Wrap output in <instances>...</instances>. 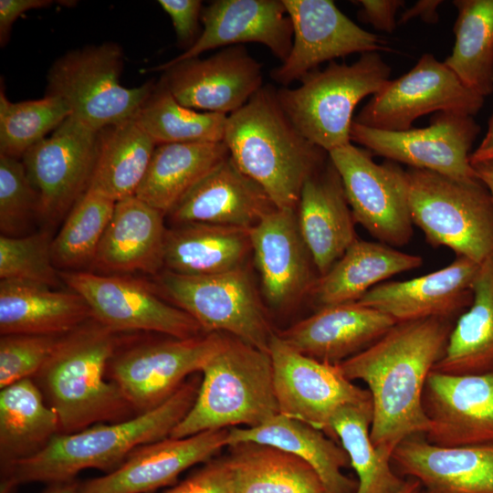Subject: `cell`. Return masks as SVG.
<instances>
[{
    "label": "cell",
    "mask_w": 493,
    "mask_h": 493,
    "mask_svg": "<svg viewBox=\"0 0 493 493\" xmlns=\"http://www.w3.org/2000/svg\"><path fill=\"white\" fill-rule=\"evenodd\" d=\"M39 221L38 200L21 159L0 154V231L23 236Z\"/></svg>",
    "instance_id": "obj_44"
},
{
    "label": "cell",
    "mask_w": 493,
    "mask_h": 493,
    "mask_svg": "<svg viewBox=\"0 0 493 493\" xmlns=\"http://www.w3.org/2000/svg\"><path fill=\"white\" fill-rule=\"evenodd\" d=\"M360 9V20L371 24L375 29L386 33L394 31L396 14L404 5V0H359L352 1Z\"/></svg>",
    "instance_id": "obj_48"
},
{
    "label": "cell",
    "mask_w": 493,
    "mask_h": 493,
    "mask_svg": "<svg viewBox=\"0 0 493 493\" xmlns=\"http://www.w3.org/2000/svg\"><path fill=\"white\" fill-rule=\"evenodd\" d=\"M224 142L238 168L278 209H297L303 184L329 159L292 123L269 85L227 116Z\"/></svg>",
    "instance_id": "obj_3"
},
{
    "label": "cell",
    "mask_w": 493,
    "mask_h": 493,
    "mask_svg": "<svg viewBox=\"0 0 493 493\" xmlns=\"http://www.w3.org/2000/svg\"><path fill=\"white\" fill-rule=\"evenodd\" d=\"M239 442L269 445L295 455L317 472L326 493L357 492L358 481L342 473L351 467L346 451L306 423L278 414L259 426L228 428L227 446Z\"/></svg>",
    "instance_id": "obj_30"
},
{
    "label": "cell",
    "mask_w": 493,
    "mask_h": 493,
    "mask_svg": "<svg viewBox=\"0 0 493 493\" xmlns=\"http://www.w3.org/2000/svg\"><path fill=\"white\" fill-rule=\"evenodd\" d=\"M268 353L279 414L331 437L330 420L339 408L371 400L369 391L347 379L337 364L303 354L278 333L270 340Z\"/></svg>",
    "instance_id": "obj_16"
},
{
    "label": "cell",
    "mask_w": 493,
    "mask_h": 493,
    "mask_svg": "<svg viewBox=\"0 0 493 493\" xmlns=\"http://www.w3.org/2000/svg\"><path fill=\"white\" fill-rule=\"evenodd\" d=\"M493 147V114L489 119L488 130L485 134L484 139L482 140L479 146L476 149L477 151H484Z\"/></svg>",
    "instance_id": "obj_54"
},
{
    "label": "cell",
    "mask_w": 493,
    "mask_h": 493,
    "mask_svg": "<svg viewBox=\"0 0 493 493\" xmlns=\"http://www.w3.org/2000/svg\"><path fill=\"white\" fill-rule=\"evenodd\" d=\"M79 481L74 479L48 484L42 493H77Z\"/></svg>",
    "instance_id": "obj_52"
},
{
    "label": "cell",
    "mask_w": 493,
    "mask_h": 493,
    "mask_svg": "<svg viewBox=\"0 0 493 493\" xmlns=\"http://www.w3.org/2000/svg\"><path fill=\"white\" fill-rule=\"evenodd\" d=\"M489 160H493V147L484 151L475 150L473 152H471L469 157L471 164Z\"/></svg>",
    "instance_id": "obj_53"
},
{
    "label": "cell",
    "mask_w": 493,
    "mask_h": 493,
    "mask_svg": "<svg viewBox=\"0 0 493 493\" xmlns=\"http://www.w3.org/2000/svg\"><path fill=\"white\" fill-rule=\"evenodd\" d=\"M122 66L123 52L117 43L70 50L48 69L46 95L63 100L70 115L100 131L134 117L155 87L152 81L122 86Z\"/></svg>",
    "instance_id": "obj_8"
},
{
    "label": "cell",
    "mask_w": 493,
    "mask_h": 493,
    "mask_svg": "<svg viewBox=\"0 0 493 493\" xmlns=\"http://www.w3.org/2000/svg\"><path fill=\"white\" fill-rule=\"evenodd\" d=\"M479 131L472 116L437 112L427 127L406 131L376 130L353 121L350 138L372 153L397 163L471 181L477 179L469 157Z\"/></svg>",
    "instance_id": "obj_15"
},
{
    "label": "cell",
    "mask_w": 493,
    "mask_h": 493,
    "mask_svg": "<svg viewBox=\"0 0 493 493\" xmlns=\"http://www.w3.org/2000/svg\"><path fill=\"white\" fill-rule=\"evenodd\" d=\"M53 4L51 0H0V44L8 42L12 26L26 12L45 8Z\"/></svg>",
    "instance_id": "obj_49"
},
{
    "label": "cell",
    "mask_w": 493,
    "mask_h": 493,
    "mask_svg": "<svg viewBox=\"0 0 493 493\" xmlns=\"http://www.w3.org/2000/svg\"><path fill=\"white\" fill-rule=\"evenodd\" d=\"M421 435L404 439L391 456L394 471L416 479L420 493H493V443L441 446Z\"/></svg>",
    "instance_id": "obj_24"
},
{
    "label": "cell",
    "mask_w": 493,
    "mask_h": 493,
    "mask_svg": "<svg viewBox=\"0 0 493 493\" xmlns=\"http://www.w3.org/2000/svg\"><path fill=\"white\" fill-rule=\"evenodd\" d=\"M405 174L411 218L428 244L478 264L493 257V200L478 178L460 181L411 167Z\"/></svg>",
    "instance_id": "obj_7"
},
{
    "label": "cell",
    "mask_w": 493,
    "mask_h": 493,
    "mask_svg": "<svg viewBox=\"0 0 493 493\" xmlns=\"http://www.w3.org/2000/svg\"><path fill=\"white\" fill-rule=\"evenodd\" d=\"M396 322L356 301L320 308L278 334L307 356L339 364L371 346Z\"/></svg>",
    "instance_id": "obj_26"
},
{
    "label": "cell",
    "mask_w": 493,
    "mask_h": 493,
    "mask_svg": "<svg viewBox=\"0 0 493 493\" xmlns=\"http://www.w3.org/2000/svg\"><path fill=\"white\" fill-rule=\"evenodd\" d=\"M164 217L135 195L117 201L92 267L106 275H158L163 269Z\"/></svg>",
    "instance_id": "obj_28"
},
{
    "label": "cell",
    "mask_w": 493,
    "mask_h": 493,
    "mask_svg": "<svg viewBox=\"0 0 493 493\" xmlns=\"http://www.w3.org/2000/svg\"><path fill=\"white\" fill-rule=\"evenodd\" d=\"M156 282L203 333L227 334L268 352L274 332L246 267L203 276L163 269L156 275Z\"/></svg>",
    "instance_id": "obj_9"
},
{
    "label": "cell",
    "mask_w": 493,
    "mask_h": 493,
    "mask_svg": "<svg viewBox=\"0 0 493 493\" xmlns=\"http://www.w3.org/2000/svg\"><path fill=\"white\" fill-rule=\"evenodd\" d=\"M293 29L288 58L271 78L287 87L326 61L353 53L385 50L381 37L364 30L330 0H283Z\"/></svg>",
    "instance_id": "obj_17"
},
{
    "label": "cell",
    "mask_w": 493,
    "mask_h": 493,
    "mask_svg": "<svg viewBox=\"0 0 493 493\" xmlns=\"http://www.w3.org/2000/svg\"><path fill=\"white\" fill-rule=\"evenodd\" d=\"M228 156L224 141L159 144L135 196L166 216L194 185Z\"/></svg>",
    "instance_id": "obj_34"
},
{
    "label": "cell",
    "mask_w": 493,
    "mask_h": 493,
    "mask_svg": "<svg viewBox=\"0 0 493 493\" xmlns=\"http://www.w3.org/2000/svg\"><path fill=\"white\" fill-rule=\"evenodd\" d=\"M201 21L204 28L189 49L146 71H159L214 48L249 42L266 46L283 62L292 47V24L283 0H215L203 9Z\"/></svg>",
    "instance_id": "obj_21"
},
{
    "label": "cell",
    "mask_w": 493,
    "mask_h": 493,
    "mask_svg": "<svg viewBox=\"0 0 493 493\" xmlns=\"http://www.w3.org/2000/svg\"><path fill=\"white\" fill-rule=\"evenodd\" d=\"M163 493H231L224 456L205 462L194 473Z\"/></svg>",
    "instance_id": "obj_47"
},
{
    "label": "cell",
    "mask_w": 493,
    "mask_h": 493,
    "mask_svg": "<svg viewBox=\"0 0 493 493\" xmlns=\"http://www.w3.org/2000/svg\"><path fill=\"white\" fill-rule=\"evenodd\" d=\"M201 372L195 401L170 437L238 425L256 427L279 414L267 351L226 334Z\"/></svg>",
    "instance_id": "obj_5"
},
{
    "label": "cell",
    "mask_w": 493,
    "mask_h": 493,
    "mask_svg": "<svg viewBox=\"0 0 493 493\" xmlns=\"http://www.w3.org/2000/svg\"><path fill=\"white\" fill-rule=\"evenodd\" d=\"M227 436L228 429L210 430L141 446L113 471L79 482L77 493H149L173 485L184 471L227 446Z\"/></svg>",
    "instance_id": "obj_20"
},
{
    "label": "cell",
    "mask_w": 493,
    "mask_h": 493,
    "mask_svg": "<svg viewBox=\"0 0 493 493\" xmlns=\"http://www.w3.org/2000/svg\"><path fill=\"white\" fill-rule=\"evenodd\" d=\"M60 276L84 299L93 319L116 333L153 331L177 339L205 334L188 313L162 299L143 281L89 271H60Z\"/></svg>",
    "instance_id": "obj_14"
},
{
    "label": "cell",
    "mask_w": 493,
    "mask_h": 493,
    "mask_svg": "<svg viewBox=\"0 0 493 493\" xmlns=\"http://www.w3.org/2000/svg\"><path fill=\"white\" fill-rule=\"evenodd\" d=\"M455 45L444 61L473 92H493V0H455Z\"/></svg>",
    "instance_id": "obj_38"
},
{
    "label": "cell",
    "mask_w": 493,
    "mask_h": 493,
    "mask_svg": "<svg viewBox=\"0 0 493 493\" xmlns=\"http://www.w3.org/2000/svg\"><path fill=\"white\" fill-rule=\"evenodd\" d=\"M480 264L456 257L441 269L372 288L357 302L380 310L397 322L460 316L473 300V283Z\"/></svg>",
    "instance_id": "obj_23"
},
{
    "label": "cell",
    "mask_w": 493,
    "mask_h": 493,
    "mask_svg": "<svg viewBox=\"0 0 493 493\" xmlns=\"http://www.w3.org/2000/svg\"><path fill=\"white\" fill-rule=\"evenodd\" d=\"M156 146L134 117L102 129L90 185L115 201L135 195Z\"/></svg>",
    "instance_id": "obj_37"
},
{
    "label": "cell",
    "mask_w": 493,
    "mask_h": 493,
    "mask_svg": "<svg viewBox=\"0 0 493 493\" xmlns=\"http://www.w3.org/2000/svg\"><path fill=\"white\" fill-rule=\"evenodd\" d=\"M52 239L47 229L23 236L1 235L0 278L60 287L63 281L53 261Z\"/></svg>",
    "instance_id": "obj_43"
},
{
    "label": "cell",
    "mask_w": 493,
    "mask_h": 493,
    "mask_svg": "<svg viewBox=\"0 0 493 493\" xmlns=\"http://www.w3.org/2000/svg\"><path fill=\"white\" fill-rule=\"evenodd\" d=\"M297 217L301 236L321 276L357 239L341 179L330 158L303 184Z\"/></svg>",
    "instance_id": "obj_27"
},
{
    "label": "cell",
    "mask_w": 493,
    "mask_h": 493,
    "mask_svg": "<svg viewBox=\"0 0 493 493\" xmlns=\"http://www.w3.org/2000/svg\"><path fill=\"white\" fill-rule=\"evenodd\" d=\"M432 371L450 374L493 371V257L480 264L472 303L458 317Z\"/></svg>",
    "instance_id": "obj_36"
},
{
    "label": "cell",
    "mask_w": 493,
    "mask_h": 493,
    "mask_svg": "<svg viewBox=\"0 0 493 493\" xmlns=\"http://www.w3.org/2000/svg\"><path fill=\"white\" fill-rule=\"evenodd\" d=\"M444 3L441 0H420L406 9L401 15L398 24H406L412 19L419 17L425 23L435 24L438 21L437 9Z\"/></svg>",
    "instance_id": "obj_50"
},
{
    "label": "cell",
    "mask_w": 493,
    "mask_h": 493,
    "mask_svg": "<svg viewBox=\"0 0 493 493\" xmlns=\"http://www.w3.org/2000/svg\"><path fill=\"white\" fill-rule=\"evenodd\" d=\"M60 99L10 101L0 90V154L21 159L34 145L53 132L69 115Z\"/></svg>",
    "instance_id": "obj_42"
},
{
    "label": "cell",
    "mask_w": 493,
    "mask_h": 493,
    "mask_svg": "<svg viewBox=\"0 0 493 493\" xmlns=\"http://www.w3.org/2000/svg\"><path fill=\"white\" fill-rule=\"evenodd\" d=\"M420 483L412 477H407L406 482L400 493H420Z\"/></svg>",
    "instance_id": "obj_55"
},
{
    "label": "cell",
    "mask_w": 493,
    "mask_h": 493,
    "mask_svg": "<svg viewBox=\"0 0 493 493\" xmlns=\"http://www.w3.org/2000/svg\"><path fill=\"white\" fill-rule=\"evenodd\" d=\"M158 4L171 17L178 44L189 49L199 38L202 15L200 0H159Z\"/></svg>",
    "instance_id": "obj_46"
},
{
    "label": "cell",
    "mask_w": 493,
    "mask_h": 493,
    "mask_svg": "<svg viewBox=\"0 0 493 493\" xmlns=\"http://www.w3.org/2000/svg\"><path fill=\"white\" fill-rule=\"evenodd\" d=\"M471 165L477 178L488 188L493 200V160L479 162Z\"/></svg>",
    "instance_id": "obj_51"
},
{
    "label": "cell",
    "mask_w": 493,
    "mask_h": 493,
    "mask_svg": "<svg viewBox=\"0 0 493 493\" xmlns=\"http://www.w3.org/2000/svg\"><path fill=\"white\" fill-rule=\"evenodd\" d=\"M355 223L390 246H403L413 236L405 170L387 160L375 163L372 152L351 142L329 152Z\"/></svg>",
    "instance_id": "obj_11"
},
{
    "label": "cell",
    "mask_w": 493,
    "mask_h": 493,
    "mask_svg": "<svg viewBox=\"0 0 493 493\" xmlns=\"http://www.w3.org/2000/svg\"><path fill=\"white\" fill-rule=\"evenodd\" d=\"M277 207L229 155L194 185L166 215L174 226L207 223L250 229Z\"/></svg>",
    "instance_id": "obj_25"
},
{
    "label": "cell",
    "mask_w": 493,
    "mask_h": 493,
    "mask_svg": "<svg viewBox=\"0 0 493 493\" xmlns=\"http://www.w3.org/2000/svg\"><path fill=\"white\" fill-rule=\"evenodd\" d=\"M59 433L58 416L47 404L33 379L1 389V474L40 452Z\"/></svg>",
    "instance_id": "obj_35"
},
{
    "label": "cell",
    "mask_w": 493,
    "mask_h": 493,
    "mask_svg": "<svg viewBox=\"0 0 493 493\" xmlns=\"http://www.w3.org/2000/svg\"><path fill=\"white\" fill-rule=\"evenodd\" d=\"M430 421L425 439L441 446L493 443V371L450 374L432 371L423 392Z\"/></svg>",
    "instance_id": "obj_19"
},
{
    "label": "cell",
    "mask_w": 493,
    "mask_h": 493,
    "mask_svg": "<svg viewBox=\"0 0 493 493\" xmlns=\"http://www.w3.org/2000/svg\"><path fill=\"white\" fill-rule=\"evenodd\" d=\"M162 82L183 106L232 114L263 87L262 64L243 45L162 68Z\"/></svg>",
    "instance_id": "obj_18"
},
{
    "label": "cell",
    "mask_w": 493,
    "mask_h": 493,
    "mask_svg": "<svg viewBox=\"0 0 493 493\" xmlns=\"http://www.w3.org/2000/svg\"><path fill=\"white\" fill-rule=\"evenodd\" d=\"M117 334L94 319L89 320L63 335L32 378L58 416L59 434L136 415L120 388L107 377L108 364L120 346Z\"/></svg>",
    "instance_id": "obj_4"
},
{
    "label": "cell",
    "mask_w": 493,
    "mask_h": 493,
    "mask_svg": "<svg viewBox=\"0 0 493 493\" xmlns=\"http://www.w3.org/2000/svg\"><path fill=\"white\" fill-rule=\"evenodd\" d=\"M93 315L78 293L25 280H0V334L62 335Z\"/></svg>",
    "instance_id": "obj_29"
},
{
    "label": "cell",
    "mask_w": 493,
    "mask_h": 493,
    "mask_svg": "<svg viewBox=\"0 0 493 493\" xmlns=\"http://www.w3.org/2000/svg\"><path fill=\"white\" fill-rule=\"evenodd\" d=\"M249 234L263 293L272 308H288L310 292L318 277L299 228L297 209L276 208Z\"/></svg>",
    "instance_id": "obj_22"
},
{
    "label": "cell",
    "mask_w": 493,
    "mask_h": 493,
    "mask_svg": "<svg viewBox=\"0 0 493 493\" xmlns=\"http://www.w3.org/2000/svg\"><path fill=\"white\" fill-rule=\"evenodd\" d=\"M227 447L231 493H326L317 472L289 452L256 442Z\"/></svg>",
    "instance_id": "obj_33"
},
{
    "label": "cell",
    "mask_w": 493,
    "mask_h": 493,
    "mask_svg": "<svg viewBox=\"0 0 493 493\" xmlns=\"http://www.w3.org/2000/svg\"><path fill=\"white\" fill-rule=\"evenodd\" d=\"M116 202L90 185L75 204L51 243L53 261L59 271H85L92 267Z\"/></svg>",
    "instance_id": "obj_40"
},
{
    "label": "cell",
    "mask_w": 493,
    "mask_h": 493,
    "mask_svg": "<svg viewBox=\"0 0 493 493\" xmlns=\"http://www.w3.org/2000/svg\"><path fill=\"white\" fill-rule=\"evenodd\" d=\"M484 98L469 89L432 54L390 79L363 106L353 121L376 130L406 131L419 117L431 112H456L474 117Z\"/></svg>",
    "instance_id": "obj_13"
},
{
    "label": "cell",
    "mask_w": 493,
    "mask_h": 493,
    "mask_svg": "<svg viewBox=\"0 0 493 493\" xmlns=\"http://www.w3.org/2000/svg\"><path fill=\"white\" fill-rule=\"evenodd\" d=\"M249 230L207 223L183 224L166 229L163 269L203 276L246 267L252 253Z\"/></svg>",
    "instance_id": "obj_32"
},
{
    "label": "cell",
    "mask_w": 493,
    "mask_h": 493,
    "mask_svg": "<svg viewBox=\"0 0 493 493\" xmlns=\"http://www.w3.org/2000/svg\"><path fill=\"white\" fill-rule=\"evenodd\" d=\"M391 68L379 52H366L351 65L334 60L308 73L295 89H277L278 102L297 129L328 153L351 143L357 104L390 80Z\"/></svg>",
    "instance_id": "obj_6"
},
{
    "label": "cell",
    "mask_w": 493,
    "mask_h": 493,
    "mask_svg": "<svg viewBox=\"0 0 493 493\" xmlns=\"http://www.w3.org/2000/svg\"><path fill=\"white\" fill-rule=\"evenodd\" d=\"M201 378L193 374L164 403L125 421L58 434L40 452L1 474L0 493H11L24 483L74 479L87 468L113 471L137 447L170 436L192 408Z\"/></svg>",
    "instance_id": "obj_2"
},
{
    "label": "cell",
    "mask_w": 493,
    "mask_h": 493,
    "mask_svg": "<svg viewBox=\"0 0 493 493\" xmlns=\"http://www.w3.org/2000/svg\"><path fill=\"white\" fill-rule=\"evenodd\" d=\"M451 320L428 318L396 322L371 346L337 364L347 379L361 380L368 386L372 405L371 440L388 459L404 439L430 429L423 392L445 352L454 327Z\"/></svg>",
    "instance_id": "obj_1"
},
{
    "label": "cell",
    "mask_w": 493,
    "mask_h": 493,
    "mask_svg": "<svg viewBox=\"0 0 493 493\" xmlns=\"http://www.w3.org/2000/svg\"><path fill=\"white\" fill-rule=\"evenodd\" d=\"M372 420V400L343 405L330 420L331 437L340 441L358 476L356 493H400L406 478L400 477L391 459L373 446Z\"/></svg>",
    "instance_id": "obj_39"
},
{
    "label": "cell",
    "mask_w": 493,
    "mask_h": 493,
    "mask_svg": "<svg viewBox=\"0 0 493 493\" xmlns=\"http://www.w3.org/2000/svg\"><path fill=\"white\" fill-rule=\"evenodd\" d=\"M99 132L69 115L21 158L37 195L39 221L47 227L64 220L89 188Z\"/></svg>",
    "instance_id": "obj_12"
},
{
    "label": "cell",
    "mask_w": 493,
    "mask_h": 493,
    "mask_svg": "<svg viewBox=\"0 0 493 493\" xmlns=\"http://www.w3.org/2000/svg\"><path fill=\"white\" fill-rule=\"evenodd\" d=\"M63 335H1L0 388L32 379L52 356Z\"/></svg>",
    "instance_id": "obj_45"
},
{
    "label": "cell",
    "mask_w": 493,
    "mask_h": 493,
    "mask_svg": "<svg viewBox=\"0 0 493 493\" xmlns=\"http://www.w3.org/2000/svg\"><path fill=\"white\" fill-rule=\"evenodd\" d=\"M227 116L183 106L160 79L134 118L159 145L222 142Z\"/></svg>",
    "instance_id": "obj_41"
},
{
    "label": "cell",
    "mask_w": 493,
    "mask_h": 493,
    "mask_svg": "<svg viewBox=\"0 0 493 493\" xmlns=\"http://www.w3.org/2000/svg\"><path fill=\"white\" fill-rule=\"evenodd\" d=\"M226 334L208 333L188 339L171 338L139 343L111 357L107 377L121 391L136 414L169 399L220 349Z\"/></svg>",
    "instance_id": "obj_10"
},
{
    "label": "cell",
    "mask_w": 493,
    "mask_h": 493,
    "mask_svg": "<svg viewBox=\"0 0 493 493\" xmlns=\"http://www.w3.org/2000/svg\"><path fill=\"white\" fill-rule=\"evenodd\" d=\"M422 263L420 256L357 238L325 274L318 277L309 294L320 309L356 302L372 288Z\"/></svg>",
    "instance_id": "obj_31"
}]
</instances>
